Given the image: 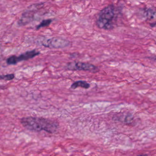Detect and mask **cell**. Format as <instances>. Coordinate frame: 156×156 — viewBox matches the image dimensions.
<instances>
[{"label":"cell","instance_id":"cell-8","mask_svg":"<svg viewBox=\"0 0 156 156\" xmlns=\"http://www.w3.org/2000/svg\"><path fill=\"white\" fill-rule=\"evenodd\" d=\"M90 84L86 81L84 80H79L73 83L71 85V88L73 89H75L78 87L84 88V89H88L90 88Z\"/></svg>","mask_w":156,"mask_h":156},{"label":"cell","instance_id":"cell-9","mask_svg":"<svg viewBox=\"0 0 156 156\" xmlns=\"http://www.w3.org/2000/svg\"><path fill=\"white\" fill-rule=\"evenodd\" d=\"M52 20L51 19H47L43 20L39 25L36 26V30H39L44 27H48L51 23Z\"/></svg>","mask_w":156,"mask_h":156},{"label":"cell","instance_id":"cell-5","mask_svg":"<svg viewBox=\"0 0 156 156\" xmlns=\"http://www.w3.org/2000/svg\"><path fill=\"white\" fill-rule=\"evenodd\" d=\"M40 51L36 50L27 51L20 55L19 56L12 55L10 56L6 60V63L9 65H14L23 61H28L34 58L40 54Z\"/></svg>","mask_w":156,"mask_h":156},{"label":"cell","instance_id":"cell-7","mask_svg":"<svg viewBox=\"0 0 156 156\" xmlns=\"http://www.w3.org/2000/svg\"><path fill=\"white\" fill-rule=\"evenodd\" d=\"M144 18L145 20L151 27L156 25V9H148L144 11Z\"/></svg>","mask_w":156,"mask_h":156},{"label":"cell","instance_id":"cell-10","mask_svg":"<svg viewBox=\"0 0 156 156\" xmlns=\"http://www.w3.org/2000/svg\"><path fill=\"white\" fill-rule=\"evenodd\" d=\"M15 77L14 74H9L1 75L0 76L1 80H5V81H11L13 80Z\"/></svg>","mask_w":156,"mask_h":156},{"label":"cell","instance_id":"cell-4","mask_svg":"<svg viewBox=\"0 0 156 156\" xmlns=\"http://www.w3.org/2000/svg\"><path fill=\"white\" fill-rule=\"evenodd\" d=\"M41 45L51 49H61L68 47L70 42L61 37H53L48 39H44L41 42Z\"/></svg>","mask_w":156,"mask_h":156},{"label":"cell","instance_id":"cell-2","mask_svg":"<svg viewBox=\"0 0 156 156\" xmlns=\"http://www.w3.org/2000/svg\"><path fill=\"white\" fill-rule=\"evenodd\" d=\"M115 18V9L113 5H109L103 9L98 13L96 25L98 28L109 30L114 28V20Z\"/></svg>","mask_w":156,"mask_h":156},{"label":"cell","instance_id":"cell-6","mask_svg":"<svg viewBox=\"0 0 156 156\" xmlns=\"http://www.w3.org/2000/svg\"><path fill=\"white\" fill-rule=\"evenodd\" d=\"M34 11L33 10L26 11L23 12L21 17L18 21V25L20 26H23L33 21L34 17Z\"/></svg>","mask_w":156,"mask_h":156},{"label":"cell","instance_id":"cell-3","mask_svg":"<svg viewBox=\"0 0 156 156\" xmlns=\"http://www.w3.org/2000/svg\"><path fill=\"white\" fill-rule=\"evenodd\" d=\"M66 68L70 71H87L93 73H97L99 71L98 67L92 64L77 61L68 63Z\"/></svg>","mask_w":156,"mask_h":156},{"label":"cell","instance_id":"cell-1","mask_svg":"<svg viewBox=\"0 0 156 156\" xmlns=\"http://www.w3.org/2000/svg\"><path fill=\"white\" fill-rule=\"evenodd\" d=\"M20 123L23 127L34 132L44 131L50 134L57 132L59 124L55 119L38 117L28 116L21 119Z\"/></svg>","mask_w":156,"mask_h":156}]
</instances>
